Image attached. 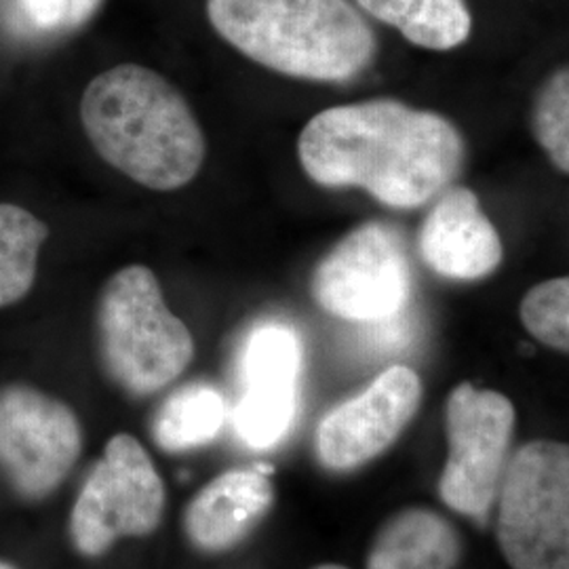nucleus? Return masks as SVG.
Masks as SVG:
<instances>
[{
	"label": "nucleus",
	"instance_id": "4be33fe9",
	"mask_svg": "<svg viewBox=\"0 0 569 569\" xmlns=\"http://www.w3.org/2000/svg\"><path fill=\"white\" fill-rule=\"evenodd\" d=\"M312 569H348L345 566H336V563H326V566H317V568Z\"/></svg>",
	"mask_w": 569,
	"mask_h": 569
},
{
	"label": "nucleus",
	"instance_id": "f03ea898",
	"mask_svg": "<svg viewBox=\"0 0 569 569\" xmlns=\"http://www.w3.org/2000/svg\"><path fill=\"white\" fill-rule=\"evenodd\" d=\"M84 133L106 163L150 190H178L204 161V136L182 93L159 72L121 63L87 84Z\"/></svg>",
	"mask_w": 569,
	"mask_h": 569
},
{
	"label": "nucleus",
	"instance_id": "f8f14e48",
	"mask_svg": "<svg viewBox=\"0 0 569 569\" xmlns=\"http://www.w3.org/2000/svg\"><path fill=\"white\" fill-rule=\"evenodd\" d=\"M420 253L439 277L477 281L500 266L505 249L477 194L465 186H451L428 211Z\"/></svg>",
	"mask_w": 569,
	"mask_h": 569
},
{
	"label": "nucleus",
	"instance_id": "423d86ee",
	"mask_svg": "<svg viewBox=\"0 0 569 569\" xmlns=\"http://www.w3.org/2000/svg\"><path fill=\"white\" fill-rule=\"evenodd\" d=\"M164 483L142 443L114 435L70 512V540L82 557H102L122 538H146L163 521Z\"/></svg>",
	"mask_w": 569,
	"mask_h": 569
},
{
	"label": "nucleus",
	"instance_id": "9b49d317",
	"mask_svg": "<svg viewBox=\"0 0 569 569\" xmlns=\"http://www.w3.org/2000/svg\"><path fill=\"white\" fill-rule=\"evenodd\" d=\"M302 342L291 327L266 323L244 340L241 355L243 392L232 425L247 448L281 443L298 413Z\"/></svg>",
	"mask_w": 569,
	"mask_h": 569
},
{
	"label": "nucleus",
	"instance_id": "412c9836",
	"mask_svg": "<svg viewBox=\"0 0 569 569\" xmlns=\"http://www.w3.org/2000/svg\"><path fill=\"white\" fill-rule=\"evenodd\" d=\"M102 0H63L60 21L56 30H72L89 20Z\"/></svg>",
	"mask_w": 569,
	"mask_h": 569
},
{
	"label": "nucleus",
	"instance_id": "f3484780",
	"mask_svg": "<svg viewBox=\"0 0 569 569\" xmlns=\"http://www.w3.org/2000/svg\"><path fill=\"white\" fill-rule=\"evenodd\" d=\"M49 228L28 209L0 203V308L28 296Z\"/></svg>",
	"mask_w": 569,
	"mask_h": 569
},
{
	"label": "nucleus",
	"instance_id": "2eb2a0df",
	"mask_svg": "<svg viewBox=\"0 0 569 569\" xmlns=\"http://www.w3.org/2000/svg\"><path fill=\"white\" fill-rule=\"evenodd\" d=\"M366 13L397 28L407 41L430 51L467 42L472 18L465 0H355Z\"/></svg>",
	"mask_w": 569,
	"mask_h": 569
},
{
	"label": "nucleus",
	"instance_id": "ddd939ff",
	"mask_svg": "<svg viewBox=\"0 0 569 569\" xmlns=\"http://www.w3.org/2000/svg\"><path fill=\"white\" fill-rule=\"evenodd\" d=\"M270 472V467L234 468L209 481L183 515L190 542L204 552H224L244 540L272 507Z\"/></svg>",
	"mask_w": 569,
	"mask_h": 569
},
{
	"label": "nucleus",
	"instance_id": "dca6fc26",
	"mask_svg": "<svg viewBox=\"0 0 569 569\" xmlns=\"http://www.w3.org/2000/svg\"><path fill=\"white\" fill-rule=\"evenodd\" d=\"M228 407L216 388L197 385L173 392L157 411L152 435L169 453L203 448L224 428Z\"/></svg>",
	"mask_w": 569,
	"mask_h": 569
},
{
	"label": "nucleus",
	"instance_id": "1a4fd4ad",
	"mask_svg": "<svg viewBox=\"0 0 569 569\" xmlns=\"http://www.w3.org/2000/svg\"><path fill=\"white\" fill-rule=\"evenodd\" d=\"M81 449V422L63 401L23 385L0 388V468L21 498L51 496Z\"/></svg>",
	"mask_w": 569,
	"mask_h": 569
},
{
	"label": "nucleus",
	"instance_id": "aec40b11",
	"mask_svg": "<svg viewBox=\"0 0 569 569\" xmlns=\"http://www.w3.org/2000/svg\"><path fill=\"white\" fill-rule=\"evenodd\" d=\"M63 0H21V9L30 23L39 30H56Z\"/></svg>",
	"mask_w": 569,
	"mask_h": 569
},
{
	"label": "nucleus",
	"instance_id": "6e6552de",
	"mask_svg": "<svg viewBox=\"0 0 569 569\" xmlns=\"http://www.w3.org/2000/svg\"><path fill=\"white\" fill-rule=\"evenodd\" d=\"M448 462L439 491L449 509L486 517L498 498L515 430V407L496 390L462 382L446 407Z\"/></svg>",
	"mask_w": 569,
	"mask_h": 569
},
{
	"label": "nucleus",
	"instance_id": "7ed1b4c3",
	"mask_svg": "<svg viewBox=\"0 0 569 569\" xmlns=\"http://www.w3.org/2000/svg\"><path fill=\"white\" fill-rule=\"evenodd\" d=\"M207 18L249 60L293 79L350 81L378 49L350 0H207Z\"/></svg>",
	"mask_w": 569,
	"mask_h": 569
},
{
	"label": "nucleus",
	"instance_id": "f257e3e1",
	"mask_svg": "<svg viewBox=\"0 0 569 569\" xmlns=\"http://www.w3.org/2000/svg\"><path fill=\"white\" fill-rule=\"evenodd\" d=\"M298 154L312 182L359 186L388 207L416 209L460 176L467 146L446 117L380 98L312 117Z\"/></svg>",
	"mask_w": 569,
	"mask_h": 569
},
{
	"label": "nucleus",
	"instance_id": "5701e85b",
	"mask_svg": "<svg viewBox=\"0 0 569 569\" xmlns=\"http://www.w3.org/2000/svg\"><path fill=\"white\" fill-rule=\"evenodd\" d=\"M0 569H18L16 566H11V563H7V561H0Z\"/></svg>",
	"mask_w": 569,
	"mask_h": 569
},
{
	"label": "nucleus",
	"instance_id": "9d476101",
	"mask_svg": "<svg viewBox=\"0 0 569 569\" xmlns=\"http://www.w3.org/2000/svg\"><path fill=\"white\" fill-rule=\"evenodd\" d=\"M422 401L413 369L388 367L369 387L333 407L317 428V456L329 470H352L387 451Z\"/></svg>",
	"mask_w": 569,
	"mask_h": 569
},
{
	"label": "nucleus",
	"instance_id": "a211bd4d",
	"mask_svg": "<svg viewBox=\"0 0 569 569\" xmlns=\"http://www.w3.org/2000/svg\"><path fill=\"white\" fill-rule=\"evenodd\" d=\"M531 131L550 163L569 173V66L555 70L536 91Z\"/></svg>",
	"mask_w": 569,
	"mask_h": 569
},
{
	"label": "nucleus",
	"instance_id": "0eeeda50",
	"mask_svg": "<svg viewBox=\"0 0 569 569\" xmlns=\"http://www.w3.org/2000/svg\"><path fill=\"white\" fill-rule=\"evenodd\" d=\"M411 296V270L401 237L369 222L348 232L312 274V298L326 312L357 323L403 315Z\"/></svg>",
	"mask_w": 569,
	"mask_h": 569
},
{
	"label": "nucleus",
	"instance_id": "20e7f679",
	"mask_svg": "<svg viewBox=\"0 0 569 569\" xmlns=\"http://www.w3.org/2000/svg\"><path fill=\"white\" fill-rule=\"evenodd\" d=\"M98 327L103 366L131 395L171 385L194 357L190 329L169 310L154 272L142 264L121 268L103 284Z\"/></svg>",
	"mask_w": 569,
	"mask_h": 569
},
{
	"label": "nucleus",
	"instance_id": "6ab92c4d",
	"mask_svg": "<svg viewBox=\"0 0 569 569\" xmlns=\"http://www.w3.org/2000/svg\"><path fill=\"white\" fill-rule=\"evenodd\" d=\"M521 321L542 345L569 352V277L531 287L521 302Z\"/></svg>",
	"mask_w": 569,
	"mask_h": 569
},
{
	"label": "nucleus",
	"instance_id": "4468645a",
	"mask_svg": "<svg viewBox=\"0 0 569 569\" xmlns=\"http://www.w3.org/2000/svg\"><path fill=\"white\" fill-rule=\"evenodd\" d=\"M460 540L448 521L428 509H406L380 528L367 569H453Z\"/></svg>",
	"mask_w": 569,
	"mask_h": 569
},
{
	"label": "nucleus",
	"instance_id": "39448f33",
	"mask_svg": "<svg viewBox=\"0 0 569 569\" xmlns=\"http://www.w3.org/2000/svg\"><path fill=\"white\" fill-rule=\"evenodd\" d=\"M498 542L512 569H569V446L531 441L505 468Z\"/></svg>",
	"mask_w": 569,
	"mask_h": 569
}]
</instances>
